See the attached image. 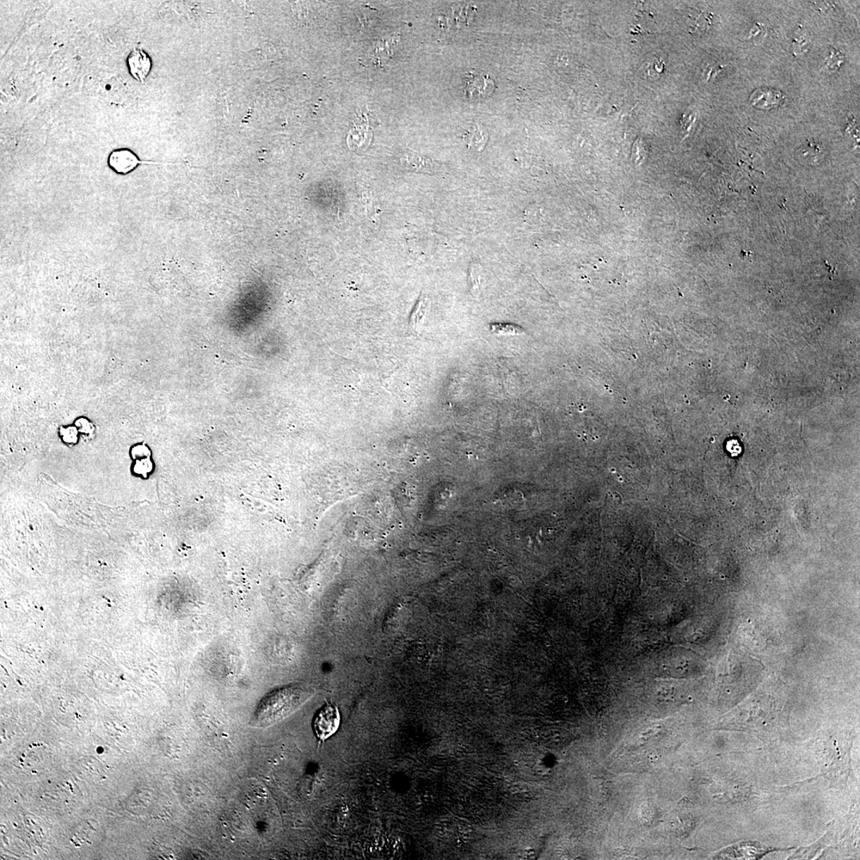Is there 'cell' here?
Wrapping results in <instances>:
<instances>
[{"label": "cell", "mask_w": 860, "mask_h": 860, "mask_svg": "<svg viewBox=\"0 0 860 860\" xmlns=\"http://www.w3.org/2000/svg\"><path fill=\"white\" fill-rule=\"evenodd\" d=\"M304 692L296 687L276 691L264 699L258 706L252 724L255 727H267L290 714L304 699Z\"/></svg>", "instance_id": "1"}, {"label": "cell", "mask_w": 860, "mask_h": 860, "mask_svg": "<svg viewBox=\"0 0 860 860\" xmlns=\"http://www.w3.org/2000/svg\"><path fill=\"white\" fill-rule=\"evenodd\" d=\"M340 715L335 706L328 704L319 711L314 721L315 732L319 739L325 740L334 735L340 726Z\"/></svg>", "instance_id": "2"}, {"label": "cell", "mask_w": 860, "mask_h": 860, "mask_svg": "<svg viewBox=\"0 0 860 860\" xmlns=\"http://www.w3.org/2000/svg\"><path fill=\"white\" fill-rule=\"evenodd\" d=\"M495 85L484 75H469L465 79V97L471 101H478L490 96Z\"/></svg>", "instance_id": "3"}, {"label": "cell", "mask_w": 860, "mask_h": 860, "mask_svg": "<svg viewBox=\"0 0 860 860\" xmlns=\"http://www.w3.org/2000/svg\"><path fill=\"white\" fill-rule=\"evenodd\" d=\"M108 164L116 173L126 175L142 164L135 153L127 149H116L110 153Z\"/></svg>", "instance_id": "4"}, {"label": "cell", "mask_w": 860, "mask_h": 860, "mask_svg": "<svg viewBox=\"0 0 860 860\" xmlns=\"http://www.w3.org/2000/svg\"><path fill=\"white\" fill-rule=\"evenodd\" d=\"M127 65L130 75L141 83L145 82L152 67L149 55L140 49H135L129 54Z\"/></svg>", "instance_id": "5"}, {"label": "cell", "mask_w": 860, "mask_h": 860, "mask_svg": "<svg viewBox=\"0 0 860 860\" xmlns=\"http://www.w3.org/2000/svg\"><path fill=\"white\" fill-rule=\"evenodd\" d=\"M371 133L367 126H355L349 134L348 144L352 149H364L370 145Z\"/></svg>", "instance_id": "6"}, {"label": "cell", "mask_w": 860, "mask_h": 860, "mask_svg": "<svg viewBox=\"0 0 860 860\" xmlns=\"http://www.w3.org/2000/svg\"><path fill=\"white\" fill-rule=\"evenodd\" d=\"M403 164L408 169L429 171L433 169V164L429 159L414 154L407 153L401 159Z\"/></svg>", "instance_id": "7"}, {"label": "cell", "mask_w": 860, "mask_h": 860, "mask_svg": "<svg viewBox=\"0 0 860 860\" xmlns=\"http://www.w3.org/2000/svg\"><path fill=\"white\" fill-rule=\"evenodd\" d=\"M491 333L500 336H518L525 333L524 328L512 324H493L489 325Z\"/></svg>", "instance_id": "8"}, {"label": "cell", "mask_w": 860, "mask_h": 860, "mask_svg": "<svg viewBox=\"0 0 860 860\" xmlns=\"http://www.w3.org/2000/svg\"><path fill=\"white\" fill-rule=\"evenodd\" d=\"M425 310H426V305H424L422 300H420L419 303L417 305L415 310L413 312L412 315H411V317H410L411 325H413V326H414V327L417 326V325H420L419 324L422 321V319H423L424 314H425Z\"/></svg>", "instance_id": "9"}]
</instances>
